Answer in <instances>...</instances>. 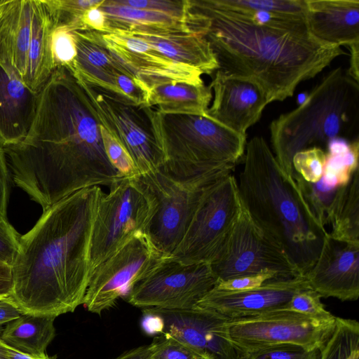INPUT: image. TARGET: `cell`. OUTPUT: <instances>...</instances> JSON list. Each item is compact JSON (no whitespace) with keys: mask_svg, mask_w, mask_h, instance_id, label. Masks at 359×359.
I'll return each mask as SVG.
<instances>
[{"mask_svg":"<svg viewBox=\"0 0 359 359\" xmlns=\"http://www.w3.org/2000/svg\"><path fill=\"white\" fill-rule=\"evenodd\" d=\"M100 125L73 72L57 67L39 93L26 136L4 146L14 184L45 211L80 189L118 181L122 177L107 156Z\"/></svg>","mask_w":359,"mask_h":359,"instance_id":"obj_1","label":"cell"},{"mask_svg":"<svg viewBox=\"0 0 359 359\" xmlns=\"http://www.w3.org/2000/svg\"><path fill=\"white\" fill-rule=\"evenodd\" d=\"M102 194L98 186L74 192L43 211L20 236L7 298L22 313L56 318L83 304L91 278L92 229Z\"/></svg>","mask_w":359,"mask_h":359,"instance_id":"obj_2","label":"cell"},{"mask_svg":"<svg viewBox=\"0 0 359 359\" xmlns=\"http://www.w3.org/2000/svg\"><path fill=\"white\" fill-rule=\"evenodd\" d=\"M198 35L209 42L226 74L257 83L270 102L292 97L298 85L315 77L346 53L321 43L307 27L261 24L216 5L189 0Z\"/></svg>","mask_w":359,"mask_h":359,"instance_id":"obj_3","label":"cell"},{"mask_svg":"<svg viewBox=\"0 0 359 359\" xmlns=\"http://www.w3.org/2000/svg\"><path fill=\"white\" fill-rule=\"evenodd\" d=\"M245 149L238 182L242 203L304 276L316 262L327 231L315 217L293 175L283 170L266 140L255 136Z\"/></svg>","mask_w":359,"mask_h":359,"instance_id":"obj_4","label":"cell"},{"mask_svg":"<svg viewBox=\"0 0 359 359\" xmlns=\"http://www.w3.org/2000/svg\"><path fill=\"white\" fill-rule=\"evenodd\" d=\"M274 156L292 175L293 156L313 147L326 151L335 138L359 140V83L341 67L330 71L293 110L270 125Z\"/></svg>","mask_w":359,"mask_h":359,"instance_id":"obj_5","label":"cell"},{"mask_svg":"<svg viewBox=\"0 0 359 359\" xmlns=\"http://www.w3.org/2000/svg\"><path fill=\"white\" fill-rule=\"evenodd\" d=\"M159 121L166 157L161 168L177 179L234 167L244 154L246 137L208 116L159 113Z\"/></svg>","mask_w":359,"mask_h":359,"instance_id":"obj_6","label":"cell"},{"mask_svg":"<svg viewBox=\"0 0 359 359\" xmlns=\"http://www.w3.org/2000/svg\"><path fill=\"white\" fill-rule=\"evenodd\" d=\"M78 80L88 95L101 125L129 154L140 175L161 168L166 157L159 113L148 104L135 103L111 90Z\"/></svg>","mask_w":359,"mask_h":359,"instance_id":"obj_7","label":"cell"},{"mask_svg":"<svg viewBox=\"0 0 359 359\" xmlns=\"http://www.w3.org/2000/svg\"><path fill=\"white\" fill-rule=\"evenodd\" d=\"M109 187L99 201L93 222L91 275L135 234L145 233L156 207L155 196L139 177L121 178Z\"/></svg>","mask_w":359,"mask_h":359,"instance_id":"obj_8","label":"cell"},{"mask_svg":"<svg viewBox=\"0 0 359 359\" xmlns=\"http://www.w3.org/2000/svg\"><path fill=\"white\" fill-rule=\"evenodd\" d=\"M241 207L238 181L231 173L209 184L171 257L186 264L210 263L220 251Z\"/></svg>","mask_w":359,"mask_h":359,"instance_id":"obj_9","label":"cell"},{"mask_svg":"<svg viewBox=\"0 0 359 359\" xmlns=\"http://www.w3.org/2000/svg\"><path fill=\"white\" fill-rule=\"evenodd\" d=\"M233 169L224 168L190 180L177 179L161 168L139 177L156 200V210L145 233L160 252L172 255L187 230L203 189L231 173Z\"/></svg>","mask_w":359,"mask_h":359,"instance_id":"obj_10","label":"cell"},{"mask_svg":"<svg viewBox=\"0 0 359 359\" xmlns=\"http://www.w3.org/2000/svg\"><path fill=\"white\" fill-rule=\"evenodd\" d=\"M210 265L219 281L265 271L273 272L279 278L304 276L280 245L254 221L243 203L228 237Z\"/></svg>","mask_w":359,"mask_h":359,"instance_id":"obj_11","label":"cell"},{"mask_svg":"<svg viewBox=\"0 0 359 359\" xmlns=\"http://www.w3.org/2000/svg\"><path fill=\"white\" fill-rule=\"evenodd\" d=\"M218 282L210 262L186 264L170 256L135 283L125 297L130 304L143 309H190Z\"/></svg>","mask_w":359,"mask_h":359,"instance_id":"obj_12","label":"cell"},{"mask_svg":"<svg viewBox=\"0 0 359 359\" xmlns=\"http://www.w3.org/2000/svg\"><path fill=\"white\" fill-rule=\"evenodd\" d=\"M336 316L318 318L301 313L278 310L226 320L229 338L237 349L280 344L320 350L335 325Z\"/></svg>","mask_w":359,"mask_h":359,"instance_id":"obj_13","label":"cell"},{"mask_svg":"<svg viewBox=\"0 0 359 359\" xmlns=\"http://www.w3.org/2000/svg\"><path fill=\"white\" fill-rule=\"evenodd\" d=\"M145 233L135 234L92 273L83 304L100 315L165 259Z\"/></svg>","mask_w":359,"mask_h":359,"instance_id":"obj_14","label":"cell"},{"mask_svg":"<svg viewBox=\"0 0 359 359\" xmlns=\"http://www.w3.org/2000/svg\"><path fill=\"white\" fill-rule=\"evenodd\" d=\"M163 322L161 334L185 344L205 359H236L237 349L231 342L226 319L198 306L185 309L148 308Z\"/></svg>","mask_w":359,"mask_h":359,"instance_id":"obj_15","label":"cell"},{"mask_svg":"<svg viewBox=\"0 0 359 359\" xmlns=\"http://www.w3.org/2000/svg\"><path fill=\"white\" fill-rule=\"evenodd\" d=\"M311 288L305 276L273 278L246 290L228 291L214 287L197 304L226 320L257 316L286 309L294 294Z\"/></svg>","mask_w":359,"mask_h":359,"instance_id":"obj_16","label":"cell"},{"mask_svg":"<svg viewBox=\"0 0 359 359\" xmlns=\"http://www.w3.org/2000/svg\"><path fill=\"white\" fill-rule=\"evenodd\" d=\"M213 102L207 115L229 129L246 137L248 129L261 118L269 104L255 81L217 70L210 84Z\"/></svg>","mask_w":359,"mask_h":359,"instance_id":"obj_17","label":"cell"},{"mask_svg":"<svg viewBox=\"0 0 359 359\" xmlns=\"http://www.w3.org/2000/svg\"><path fill=\"white\" fill-rule=\"evenodd\" d=\"M321 297L356 301L359 297V245L332 239L327 232L318 259L304 275Z\"/></svg>","mask_w":359,"mask_h":359,"instance_id":"obj_18","label":"cell"},{"mask_svg":"<svg viewBox=\"0 0 359 359\" xmlns=\"http://www.w3.org/2000/svg\"><path fill=\"white\" fill-rule=\"evenodd\" d=\"M34 0H0V66L24 84L35 40Z\"/></svg>","mask_w":359,"mask_h":359,"instance_id":"obj_19","label":"cell"},{"mask_svg":"<svg viewBox=\"0 0 359 359\" xmlns=\"http://www.w3.org/2000/svg\"><path fill=\"white\" fill-rule=\"evenodd\" d=\"M102 36L106 48L118 64L150 89L174 82L204 83L201 71L177 63L151 46L145 51H133L114 41L105 33L102 32Z\"/></svg>","mask_w":359,"mask_h":359,"instance_id":"obj_20","label":"cell"},{"mask_svg":"<svg viewBox=\"0 0 359 359\" xmlns=\"http://www.w3.org/2000/svg\"><path fill=\"white\" fill-rule=\"evenodd\" d=\"M309 32L330 46L359 42V0H306Z\"/></svg>","mask_w":359,"mask_h":359,"instance_id":"obj_21","label":"cell"},{"mask_svg":"<svg viewBox=\"0 0 359 359\" xmlns=\"http://www.w3.org/2000/svg\"><path fill=\"white\" fill-rule=\"evenodd\" d=\"M39 93L0 66V140L16 144L27 135L34 120Z\"/></svg>","mask_w":359,"mask_h":359,"instance_id":"obj_22","label":"cell"},{"mask_svg":"<svg viewBox=\"0 0 359 359\" xmlns=\"http://www.w3.org/2000/svg\"><path fill=\"white\" fill-rule=\"evenodd\" d=\"M99 8L106 16V32L114 30L150 33L195 32V15L179 18L163 13L123 5L117 0H104Z\"/></svg>","mask_w":359,"mask_h":359,"instance_id":"obj_23","label":"cell"},{"mask_svg":"<svg viewBox=\"0 0 359 359\" xmlns=\"http://www.w3.org/2000/svg\"><path fill=\"white\" fill-rule=\"evenodd\" d=\"M72 33L76 54L73 64L68 67L78 79L118 93L116 77L123 69L106 48L102 32L82 29Z\"/></svg>","mask_w":359,"mask_h":359,"instance_id":"obj_24","label":"cell"},{"mask_svg":"<svg viewBox=\"0 0 359 359\" xmlns=\"http://www.w3.org/2000/svg\"><path fill=\"white\" fill-rule=\"evenodd\" d=\"M128 32L142 39L168 59L196 69L203 74H210L219 69L209 42L201 35L190 33Z\"/></svg>","mask_w":359,"mask_h":359,"instance_id":"obj_25","label":"cell"},{"mask_svg":"<svg viewBox=\"0 0 359 359\" xmlns=\"http://www.w3.org/2000/svg\"><path fill=\"white\" fill-rule=\"evenodd\" d=\"M212 97L210 86L204 83L174 82L151 88L148 105L161 114L208 116Z\"/></svg>","mask_w":359,"mask_h":359,"instance_id":"obj_26","label":"cell"},{"mask_svg":"<svg viewBox=\"0 0 359 359\" xmlns=\"http://www.w3.org/2000/svg\"><path fill=\"white\" fill-rule=\"evenodd\" d=\"M55 318L22 313L6 325L1 340L6 346L32 356H44L55 336Z\"/></svg>","mask_w":359,"mask_h":359,"instance_id":"obj_27","label":"cell"},{"mask_svg":"<svg viewBox=\"0 0 359 359\" xmlns=\"http://www.w3.org/2000/svg\"><path fill=\"white\" fill-rule=\"evenodd\" d=\"M332 225L328 232L337 241L359 245V170L348 182L338 187L337 194L327 212L326 224Z\"/></svg>","mask_w":359,"mask_h":359,"instance_id":"obj_28","label":"cell"},{"mask_svg":"<svg viewBox=\"0 0 359 359\" xmlns=\"http://www.w3.org/2000/svg\"><path fill=\"white\" fill-rule=\"evenodd\" d=\"M359 140L350 142L343 138L330 141L322 179L330 187L346 184L358 169Z\"/></svg>","mask_w":359,"mask_h":359,"instance_id":"obj_29","label":"cell"},{"mask_svg":"<svg viewBox=\"0 0 359 359\" xmlns=\"http://www.w3.org/2000/svg\"><path fill=\"white\" fill-rule=\"evenodd\" d=\"M318 359H359V323L336 317L334 329L319 350Z\"/></svg>","mask_w":359,"mask_h":359,"instance_id":"obj_30","label":"cell"},{"mask_svg":"<svg viewBox=\"0 0 359 359\" xmlns=\"http://www.w3.org/2000/svg\"><path fill=\"white\" fill-rule=\"evenodd\" d=\"M104 0H45L54 27L65 26L71 30L86 29L82 18L90 8L100 6Z\"/></svg>","mask_w":359,"mask_h":359,"instance_id":"obj_31","label":"cell"},{"mask_svg":"<svg viewBox=\"0 0 359 359\" xmlns=\"http://www.w3.org/2000/svg\"><path fill=\"white\" fill-rule=\"evenodd\" d=\"M292 175L315 217L321 225L325 226L327 212L337 194L339 187L327 186L322 177L316 183L306 182L294 170Z\"/></svg>","mask_w":359,"mask_h":359,"instance_id":"obj_32","label":"cell"},{"mask_svg":"<svg viewBox=\"0 0 359 359\" xmlns=\"http://www.w3.org/2000/svg\"><path fill=\"white\" fill-rule=\"evenodd\" d=\"M318 357L319 350L310 351L297 345L280 344L237 349L236 359H318Z\"/></svg>","mask_w":359,"mask_h":359,"instance_id":"obj_33","label":"cell"},{"mask_svg":"<svg viewBox=\"0 0 359 359\" xmlns=\"http://www.w3.org/2000/svg\"><path fill=\"white\" fill-rule=\"evenodd\" d=\"M225 6L262 11L306 18V0H217Z\"/></svg>","mask_w":359,"mask_h":359,"instance_id":"obj_34","label":"cell"},{"mask_svg":"<svg viewBox=\"0 0 359 359\" xmlns=\"http://www.w3.org/2000/svg\"><path fill=\"white\" fill-rule=\"evenodd\" d=\"M326 151L317 147L297 152L292 157L293 170L306 182L316 183L323 173Z\"/></svg>","mask_w":359,"mask_h":359,"instance_id":"obj_35","label":"cell"},{"mask_svg":"<svg viewBox=\"0 0 359 359\" xmlns=\"http://www.w3.org/2000/svg\"><path fill=\"white\" fill-rule=\"evenodd\" d=\"M100 130L107 156L119 175L122 178L140 177L132 158L123 146L102 125H100Z\"/></svg>","mask_w":359,"mask_h":359,"instance_id":"obj_36","label":"cell"},{"mask_svg":"<svg viewBox=\"0 0 359 359\" xmlns=\"http://www.w3.org/2000/svg\"><path fill=\"white\" fill-rule=\"evenodd\" d=\"M51 52L55 68L71 66L76 50L72 30L65 26L55 27L51 34Z\"/></svg>","mask_w":359,"mask_h":359,"instance_id":"obj_37","label":"cell"},{"mask_svg":"<svg viewBox=\"0 0 359 359\" xmlns=\"http://www.w3.org/2000/svg\"><path fill=\"white\" fill-rule=\"evenodd\" d=\"M150 345L151 359H205L179 341L160 334Z\"/></svg>","mask_w":359,"mask_h":359,"instance_id":"obj_38","label":"cell"},{"mask_svg":"<svg viewBox=\"0 0 359 359\" xmlns=\"http://www.w3.org/2000/svg\"><path fill=\"white\" fill-rule=\"evenodd\" d=\"M320 299V295L315 290L311 288L304 289L293 295L285 310L318 318L326 319L333 317L334 316L326 310Z\"/></svg>","mask_w":359,"mask_h":359,"instance_id":"obj_39","label":"cell"},{"mask_svg":"<svg viewBox=\"0 0 359 359\" xmlns=\"http://www.w3.org/2000/svg\"><path fill=\"white\" fill-rule=\"evenodd\" d=\"M123 5L163 13L179 18L192 15L189 0H117Z\"/></svg>","mask_w":359,"mask_h":359,"instance_id":"obj_40","label":"cell"},{"mask_svg":"<svg viewBox=\"0 0 359 359\" xmlns=\"http://www.w3.org/2000/svg\"><path fill=\"white\" fill-rule=\"evenodd\" d=\"M20 236L8 220L0 221V263L12 266Z\"/></svg>","mask_w":359,"mask_h":359,"instance_id":"obj_41","label":"cell"},{"mask_svg":"<svg viewBox=\"0 0 359 359\" xmlns=\"http://www.w3.org/2000/svg\"><path fill=\"white\" fill-rule=\"evenodd\" d=\"M273 278H279L273 272L265 271L219 281L215 287L228 291L246 290L258 287Z\"/></svg>","mask_w":359,"mask_h":359,"instance_id":"obj_42","label":"cell"},{"mask_svg":"<svg viewBox=\"0 0 359 359\" xmlns=\"http://www.w3.org/2000/svg\"><path fill=\"white\" fill-rule=\"evenodd\" d=\"M10 174L4 145L0 140V221L8 220L7 206L10 194Z\"/></svg>","mask_w":359,"mask_h":359,"instance_id":"obj_43","label":"cell"},{"mask_svg":"<svg viewBox=\"0 0 359 359\" xmlns=\"http://www.w3.org/2000/svg\"><path fill=\"white\" fill-rule=\"evenodd\" d=\"M82 22L86 29L106 32V16L99 6L88 9L83 15Z\"/></svg>","mask_w":359,"mask_h":359,"instance_id":"obj_44","label":"cell"},{"mask_svg":"<svg viewBox=\"0 0 359 359\" xmlns=\"http://www.w3.org/2000/svg\"><path fill=\"white\" fill-rule=\"evenodd\" d=\"M22 313L7 297L0 300V337L4 330L3 325L18 318Z\"/></svg>","mask_w":359,"mask_h":359,"instance_id":"obj_45","label":"cell"},{"mask_svg":"<svg viewBox=\"0 0 359 359\" xmlns=\"http://www.w3.org/2000/svg\"><path fill=\"white\" fill-rule=\"evenodd\" d=\"M13 278L12 267L0 263V300L9 297L12 292Z\"/></svg>","mask_w":359,"mask_h":359,"instance_id":"obj_46","label":"cell"},{"mask_svg":"<svg viewBox=\"0 0 359 359\" xmlns=\"http://www.w3.org/2000/svg\"><path fill=\"white\" fill-rule=\"evenodd\" d=\"M142 327L149 334H161L163 330V322L156 314L143 309Z\"/></svg>","mask_w":359,"mask_h":359,"instance_id":"obj_47","label":"cell"},{"mask_svg":"<svg viewBox=\"0 0 359 359\" xmlns=\"http://www.w3.org/2000/svg\"><path fill=\"white\" fill-rule=\"evenodd\" d=\"M351 58L350 67L347 72L348 74L359 83V42L355 43L350 46Z\"/></svg>","mask_w":359,"mask_h":359,"instance_id":"obj_48","label":"cell"},{"mask_svg":"<svg viewBox=\"0 0 359 359\" xmlns=\"http://www.w3.org/2000/svg\"><path fill=\"white\" fill-rule=\"evenodd\" d=\"M150 345L141 346L121 353L114 359H151Z\"/></svg>","mask_w":359,"mask_h":359,"instance_id":"obj_49","label":"cell"},{"mask_svg":"<svg viewBox=\"0 0 359 359\" xmlns=\"http://www.w3.org/2000/svg\"><path fill=\"white\" fill-rule=\"evenodd\" d=\"M1 351L6 357V359H52L48 355H45L44 356H32L29 355H27L22 353H20L18 351L14 350L13 348L6 346L4 344L1 340Z\"/></svg>","mask_w":359,"mask_h":359,"instance_id":"obj_50","label":"cell"},{"mask_svg":"<svg viewBox=\"0 0 359 359\" xmlns=\"http://www.w3.org/2000/svg\"><path fill=\"white\" fill-rule=\"evenodd\" d=\"M0 359H6L1 351V339H0Z\"/></svg>","mask_w":359,"mask_h":359,"instance_id":"obj_51","label":"cell"}]
</instances>
